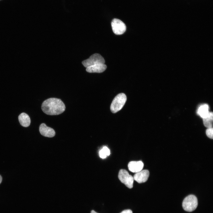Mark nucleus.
I'll return each mask as SVG.
<instances>
[{"label": "nucleus", "mask_w": 213, "mask_h": 213, "mask_svg": "<svg viewBox=\"0 0 213 213\" xmlns=\"http://www.w3.org/2000/svg\"><path fill=\"white\" fill-rule=\"evenodd\" d=\"M2 180V178L1 176L0 175V184L1 183Z\"/></svg>", "instance_id": "17"}, {"label": "nucleus", "mask_w": 213, "mask_h": 213, "mask_svg": "<svg viewBox=\"0 0 213 213\" xmlns=\"http://www.w3.org/2000/svg\"><path fill=\"white\" fill-rule=\"evenodd\" d=\"M18 119L20 125L23 127H27L29 126L30 124V117L25 113H21L18 117Z\"/></svg>", "instance_id": "11"}, {"label": "nucleus", "mask_w": 213, "mask_h": 213, "mask_svg": "<svg viewBox=\"0 0 213 213\" xmlns=\"http://www.w3.org/2000/svg\"><path fill=\"white\" fill-rule=\"evenodd\" d=\"M203 124L206 127L212 128L213 114L212 112H209V114L205 117L203 118Z\"/></svg>", "instance_id": "13"}, {"label": "nucleus", "mask_w": 213, "mask_h": 213, "mask_svg": "<svg viewBox=\"0 0 213 213\" xmlns=\"http://www.w3.org/2000/svg\"><path fill=\"white\" fill-rule=\"evenodd\" d=\"M143 166V163L141 161H133L129 163L128 167L129 170L130 171L137 173L142 170Z\"/></svg>", "instance_id": "9"}, {"label": "nucleus", "mask_w": 213, "mask_h": 213, "mask_svg": "<svg viewBox=\"0 0 213 213\" xmlns=\"http://www.w3.org/2000/svg\"><path fill=\"white\" fill-rule=\"evenodd\" d=\"M149 172L148 170H141L136 173L133 176L134 180L138 183L146 182L149 176Z\"/></svg>", "instance_id": "7"}, {"label": "nucleus", "mask_w": 213, "mask_h": 213, "mask_svg": "<svg viewBox=\"0 0 213 213\" xmlns=\"http://www.w3.org/2000/svg\"><path fill=\"white\" fill-rule=\"evenodd\" d=\"M209 106L207 104L201 105L197 110V113L202 118L205 117L209 114Z\"/></svg>", "instance_id": "12"}, {"label": "nucleus", "mask_w": 213, "mask_h": 213, "mask_svg": "<svg viewBox=\"0 0 213 213\" xmlns=\"http://www.w3.org/2000/svg\"><path fill=\"white\" fill-rule=\"evenodd\" d=\"M91 213H97L94 211L92 210L91 211Z\"/></svg>", "instance_id": "18"}, {"label": "nucleus", "mask_w": 213, "mask_h": 213, "mask_svg": "<svg viewBox=\"0 0 213 213\" xmlns=\"http://www.w3.org/2000/svg\"><path fill=\"white\" fill-rule=\"evenodd\" d=\"M43 111L49 115H57L63 113L65 106L62 100L59 99L52 98L46 100L41 105Z\"/></svg>", "instance_id": "1"}, {"label": "nucleus", "mask_w": 213, "mask_h": 213, "mask_svg": "<svg viewBox=\"0 0 213 213\" xmlns=\"http://www.w3.org/2000/svg\"><path fill=\"white\" fill-rule=\"evenodd\" d=\"M111 26L114 33L117 35L123 34L126 30V26L122 21L117 19H113L111 22Z\"/></svg>", "instance_id": "6"}, {"label": "nucleus", "mask_w": 213, "mask_h": 213, "mask_svg": "<svg viewBox=\"0 0 213 213\" xmlns=\"http://www.w3.org/2000/svg\"><path fill=\"white\" fill-rule=\"evenodd\" d=\"M198 206V200L196 197L190 195L186 197L183 200L182 206L184 210L191 212L195 210Z\"/></svg>", "instance_id": "3"}, {"label": "nucleus", "mask_w": 213, "mask_h": 213, "mask_svg": "<svg viewBox=\"0 0 213 213\" xmlns=\"http://www.w3.org/2000/svg\"><path fill=\"white\" fill-rule=\"evenodd\" d=\"M39 130L41 135L46 137H52L54 136L55 134L54 130L53 128L47 126L44 123L40 125Z\"/></svg>", "instance_id": "8"}, {"label": "nucleus", "mask_w": 213, "mask_h": 213, "mask_svg": "<svg viewBox=\"0 0 213 213\" xmlns=\"http://www.w3.org/2000/svg\"><path fill=\"white\" fill-rule=\"evenodd\" d=\"M206 134L209 138H213V128H208L206 130Z\"/></svg>", "instance_id": "15"}, {"label": "nucleus", "mask_w": 213, "mask_h": 213, "mask_svg": "<svg viewBox=\"0 0 213 213\" xmlns=\"http://www.w3.org/2000/svg\"><path fill=\"white\" fill-rule=\"evenodd\" d=\"M105 60L103 57L99 54H95L90 57L82 62L83 65L86 68L99 64H104Z\"/></svg>", "instance_id": "4"}, {"label": "nucleus", "mask_w": 213, "mask_h": 213, "mask_svg": "<svg viewBox=\"0 0 213 213\" xmlns=\"http://www.w3.org/2000/svg\"><path fill=\"white\" fill-rule=\"evenodd\" d=\"M106 66L104 64H99L91 66L86 68V71L89 73H101L104 71Z\"/></svg>", "instance_id": "10"}, {"label": "nucleus", "mask_w": 213, "mask_h": 213, "mask_svg": "<svg viewBox=\"0 0 213 213\" xmlns=\"http://www.w3.org/2000/svg\"><path fill=\"white\" fill-rule=\"evenodd\" d=\"M99 153L100 157L104 159L110 155V151L106 146H105L99 151Z\"/></svg>", "instance_id": "14"}, {"label": "nucleus", "mask_w": 213, "mask_h": 213, "mask_svg": "<svg viewBox=\"0 0 213 213\" xmlns=\"http://www.w3.org/2000/svg\"><path fill=\"white\" fill-rule=\"evenodd\" d=\"M118 177L121 182L127 187L129 188L133 187V178L131 175H129L126 170H120L119 172Z\"/></svg>", "instance_id": "5"}, {"label": "nucleus", "mask_w": 213, "mask_h": 213, "mask_svg": "<svg viewBox=\"0 0 213 213\" xmlns=\"http://www.w3.org/2000/svg\"><path fill=\"white\" fill-rule=\"evenodd\" d=\"M120 213H133V212L130 209H126Z\"/></svg>", "instance_id": "16"}, {"label": "nucleus", "mask_w": 213, "mask_h": 213, "mask_svg": "<svg viewBox=\"0 0 213 213\" xmlns=\"http://www.w3.org/2000/svg\"><path fill=\"white\" fill-rule=\"evenodd\" d=\"M127 100L125 94L121 93L116 96L113 99L111 105L110 109L113 113L120 110L123 107Z\"/></svg>", "instance_id": "2"}]
</instances>
